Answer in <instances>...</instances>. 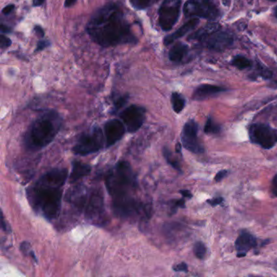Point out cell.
I'll return each mask as SVG.
<instances>
[{"label":"cell","mask_w":277,"mask_h":277,"mask_svg":"<svg viewBox=\"0 0 277 277\" xmlns=\"http://www.w3.org/2000/svg\"><path fill=\"white\" fill-rule=\"evenodd\" d=\"M224 198L222 197H217V198H212V199H208L206 201L207 203L210 205V206H215L221 204L223 202Z\"/></svg>","instance_id":"cell-32"},{"label":"cell","mask_w":277,"mask_h":277,"mask_svg":"<svg viewBox=\"0 0 277 277\" xmlns=\"http://www.w3.org/2000/svg\"><path fill=\"white\" fill-rule=\"evenodd\" d=\"M173 271L177 272H188V266L186 263H181L173 267Z\"/></svg>","instance_id":"cell-30"},{"label":"cell","mask_w":277,"mask_h":277,"mask_svg":"<svg viewBox=\"0 0 277 277\" xmlns=\"http://www.w3.org/2000/svg\"><path fill=\"white\" fill-rule=\"evenodd\" d=\"M189 52V47L183 42H177L169 50V57L174 63H181Z\"/></svg>","instance_id":"cell-18"},{"label":"cell","mask_w":277,"mask_h":277,"mask_svg":"<svg viewBox=\"0 0 277 277\" xmlns=\"http://www.w3.org/2000/svg\"><path fill=\"white\" fill-rule=\"evenodd\" d=\"M34 32H35L37 35L39 36V37H43L44 36L43 29H42V27H40V26H35V27H34Z\"/></svg>","instance_id":"cell-38"},{"label":"cell","mask_w":277,"mask_h":277,"mask_svg":"<svg viewBox=\"0 0 277 277\" xmlns=\"http://www.w3.org/2000/svg\"><path fill=\"white\" fill-rule=\"evenodd\" d=\"M137 186V177L126 161L118 162L106 176V190L113 200L131 197L129 194L136 190Z\"/></svg>","instance_id":"cell-4"},{"label":"cell","mask_w":277,"mask_h":277,"mask_svg":"<svg viewBox=\"0 0 277 277\" xmlns=\"http://www.w3.org/2000/svg\"><path fill=\"white\" fill-rule=\"evenodd\" d=\"M120 117L127 131L130 134H134L142 127L146 120V109L143 106L131 105L121 112Z\"/></svg>","instance_id":"cell-10"},{"label":"cell","mask_w":277,"mask_h":277,"mask_svg":"<svg viewBox=\"0 0 277 277\" xmlns=\"http://www.w3.org/2000/svg\"><path fill=\"white\" fill-rule=\"evenodd\" d=\"M271 193L275 197H277V174L273 178L271 182Z\"/></svg>","instance_id":"cell-35"},{"label":"cell","mask_w":277,"mask_h":277,"mask_svg":"<svg viewBox=\"0 0 277 277\" xmlns=\"http://www.w3.org/2000/svg\"><path fill=\"white\" fill-rule=\"evenodd\" d=\"M172 105H173V110L177 114L182 113L186 106V99L183 96L179 93L174 92L171 97Z\"/></svg>","instance_id":"cell-20"},{"label":"cell","mask_w":277,"mask_h":277,"mask_svg":"<svg viewBox=\"0 0 277 277\" xmlns=\"http://www.w3.org/2000/svg\"><path fill=\"white\" fill-rule=\"evenodd\" d=\"M180 193H181V194H182L184 198H191L192 197H193L191 193H190V191H189V190H181Z\"/></svg>","instance_id":"cell-39"},{"label":"cell","mask_w":277,"mask_h":277,"mask_svg":"<svg viewBox=\"0 0 277 277\" xmlns=\"http://www.w3.org/2000/svg\"><path fill=\"white\" fill-rule=\"evenodd\" d=\"M12 45V41L10 38H8L5 34H1L0 36V46L2 49L5 48L9 47Z\"/></svg>","instance_id":"cell-29"},{"label":"cell","mask_w":277,"mask_h":277,"mask_svg":"<svg viewBox=\"0 0 277 277\" xmlns=\"http://www.w3.org/2000/svg\"><path fill=\"white\" fill-rule=\"evenodd\" d=\"M156 1L157 0H130V3L134 9L142 10L147 9Z\"/></svg>","instance_id":"cell-25"},{"label":"cell","mask_w":277,"mask_h":277,"mask_svg":"<svg viewBox=\"0 0 277 277\" xmlns=\"http://www.w3.org/2000/svg\"><path fill=\"white\" fill-rule=\"evenodd\" d=\"M176 151H177V153H180V154H182V145H181V143L177 144V146H176Z\"/></svg>","instance_id":"cell-43"},{"label":"cell","mask_w":277,"mask_h":277,"mask_svg":"<svg viewBox=\"0 0 277 277\" xmlns=\"http://www.w3.org/2000/svg\"><path fill=\"white\" fill-rule=\"evenodd\" d=\"M15 9V5H8V6L5 7V8H4V9L2 10V13L3 14L5 15H9L12 12H13V10H14Z\"/></svg>","instance_id":"cell-37"},{"label":"cell","mask_w":277,"mask_h":277,"mask_svg":"<svg viewBox=\"0 0 277 277\" xmlns=\"http://www.w3.org/2000/svg\"><path fill=\"white\" fill-rule=\"evenodd\" d=\"M1 31H2L3 34H7V33L10 32L11 30L9 28L7 27L5 25H1Z\"/></svg>","instance_id":"cell-42"},{"label":"cell","mask_w":277,"mask_h":277,"mask_svg":"<svg viewBox=\"0 0 277 277\" xmlns=\"http://www.w3.org/2000/svg\"><path fill=\"white\" fill-rule=\"evenodd\" d=\"M229 175V172L227 170H222V171L219 172L217 173L215 177V181L216 182H219L227 177Z\"/></svg>","instance_id":"cell-33"},{"label":"cell","mask_w":277,"mask_h":277,"mask_svg":"<svg viewBox=\"0 0 277 277\" xmlns=\"http://www.w3.org/2000/svg\"><path fill=\"white\" fill-rule=\"evenodd\" d=\"M72 166L73 167H72L71 175L69 177L70 183H75L82 177L89 175L91 172V167L90 165L79 161H73Z\"/></svg>","instance_id":"cell-17"},{"label":"cell","mask_w":277,"mask_h":277,"mask_svg":"<svg viewBox=\"0 0 277 277\" xmlns=\"http://www.w3.org/2000/svg\"><path fill=\"white\" fill-rule=\"evenodd\" d=\"M226 91V89L221 86H214V85H201L196 88L193 94V98L194 100L202 101L207 98L217 95V94Z\"/></svg>","instance_id":"cell-15"},{"label":"cell","mask_w":277,"mask_h":277,"mask_svg":"<svg viewBox=\"0 0 277 277\" xmlns=\"http://www.w3.org/2000/svg\"><path fill=\"white\" fill-rule=\"evenodd\" d=\"M194 254L198 259H203L206 256V246L203 242H197L196 243L194 244Z\"/></svg>","instance_id":"cell-24"},{"label":"cell","mask_w":277,"mask_h":277,"mask_svg":"<svg viewBox=\"0 0 277 277\" xmlns=\"http://www.w3.org/2000/svg\"><path fill=\"white\" fill-rule=\"evenodd\" d=\"M186 206V202H185V198L180 199V200L175 201L173 202V204L171 206V212L173 214L176 213L177 209L178 208H184Z\"/></svg>","instance_id":"cell-28"},{"label":"cell","mask_w":277,"mask_h":277,"mask_svg":"<svg viewBox=\"0 0 277 277\" xmlns=\"http://www.w3.org/2000/svg\"><path fill=\"white\" fill-rule=\"evenodd\" d=\"M77 3V0H65V8H70L73 6Z\"/></svg>","instance_id":"cell-40"},{"label":"cell","mask_w":277,"mask_h":277,"mask_svg":"<svg viewBox=\"0 0 277 277\" xmlns=\"http://www.w3.org/2000/svg\"><path fill=\"white\" fill-rule=\"evenodd\" d=\"M162 154H163V157H164L165 159H166L169 165H171L172 167L176 169L177 171L182 173L181 165H180L179 162L177 161V158L173 156L171 150H169L167 147H163V149H162Z\"/></svg>","instance_id":"cell-22"},{"label":"cell","mask_w":277,"mask_h":277,"mask_svg":"<svg viewBox=\"0 0 277 277\" xmlns=\"http://www.w3.org/2000/svg\"><path fill=\"white\" fill-rule=\"evenodd\" d=\"M50 42L47 40H41L37 44V48H36V51H41V50H43L45 48L48 47L50 46Z\"/></svg>","instance_id":"cell-31"},{"label":"cell","mask_w":277,"mask_h":277,"mask_svg":"<svg viewBox=\"0 0 277 277\" xmlns=\"http://www.w3.org/2000/svg\"><path fill=\"white\" fill-rule=\"evenodd\" d=\"M198 124L194 120H190L184 125L181 138L184 148L194 154H202L204 147L198 139Z\"/></svg>","instance_id":"cell-11"},{"label":"cell","mask_w":277,"mask_h":277,"mask_svg":"<svg viewBox=\"0 0 277 277\" xmlns=\"http://www.w3.org/2000/svg\"><path fill=\"white\" fill-rule=\"evenodd\" d=\"M86 32L102 47L138 42L125 13L116 4H108L98 9L88 22Z\"/></svg>","instance_id":"cell-1"},{"label":"cell","mask_w":277,"mask_h":277,"mask_svg":"<svg viewBox=\"0 0 277 277\" xmlns=\"http://www.w3.org/2000/svg\"><path fill=\"white\" fill-rule=\"evenodd\" d=\"M128 101V96H123V97H121V98L117 99V102H115V105H114V110H113V113H117V110H119L121 107H123L125 106V103L127 102Z\"/></svg>","instance_id":"cell-27"},{"label":"cell","mask_w":277,"mask_h":277,"mask_svg":"<svg viewBox=\"0 0 277 277\" xmlns=\"http://www.w3.org/2000/svg\"><path fill=\"white\" fill-rule=\"evenodd\" d=\"M1 227H2V230H4V231H5V233H10L11 232L10 226H9V225H8V223H7L6 221H5V217H4V215H3V213H2V217H1Z\"/></svg>","instance_id":"cell-34"},{"label":"cell","mask_w":277,"mask_h":277,"mask_svg":"<svg viewBox=\"0 0 277 277\" xmlns=\"http://www.w3.org/2000/svg\"><path fill=\"white\" fill-rule=\"evenodd\" d=\"M201 42L210 50L221 51L233 45L234 37L230 33L222 31L219 29L210 33Z\"/></svg>","instance_id":"cell-12"},{"label":"cell","mask_w":277,"mask_h":277,"mask_svg":"<svg viewBox=\"0 0 277 277\" xmlns=\"http://www.w3.org/2000/svg\"><path fill=\"white\" fill-rule=\"evenodd\" d=\"M63 186L45 182L40 178L28 190V198L32 206L46 219H57L62 204Z\"/></svg>","instance_id":"cell-2"},{"label":"cell","mask_w":277,"mask_h":277,"mask_svg":"<svg viewBox=\"0 0 277 277\" xmlns=\"http://www.w3.org/2000/svg\"><path fill=\"white\" fill-rule=\"evenodd\" d=\"M183 12L186 17H199L208 21H215L220 17L215 0H188Z\"/></svg>","instance_id":"cell-6"},{"label":"cell","mask_w":277,"mask_h":277,"mask_svg":"<svg viewBox=\"0 0 277 277\" xmlns=\"http://www.w3.org/2000/svg\"><path fill=\"white\" fill-rule=\"evenodd\" d=\"M221 29L220 25L217 23H211L206 25L204 27L198 29V31L194 32V34L188 38V40H195V41H199L202 42V40L206 38V36L209 35L210 33L215 31L217 29Z\"/></svg>","instance_id":"cell-19"},{"label":"cell","mask_w":277,"mask_h":277,"mask_svg":"<svg viewBox=\"0 0 277 277\" xmlns=\"http://www.w3.org/2000/svg\"><path fill=\"white\" fill-rule=\"evenodd\" d=\"M270 81L271 82L269 84V86L272 89H277V71L276 73L273 72V77Z\"/></svg>","instance_id":"cell-36"},{"label":"cell","mask_w":277,"mask_h":277,"mask_svg":"<svg viewBox=\"0 0 277 277\" xmlns=\"http://www.w3.org/2000/svg\"><path fill=\"white\" fill-rule=\"evenodd\" d=\"M21 251L25 253V254L33 257L34 260L37 262V258H36L35 255H34V252H33V250H30V245H29V243H28V242H23V243L21 244Z\"/></svg>","instance_id":"cell-26"},{"label":"cell","mask_w":277,"mask_h":277,"mask_svg":"<svg viewBox=\"0 0 277 277\" xmlns=\"http://www.w3.org/2000/svg\"><path fill=\"white\" fill-rule=\"evenodd\" d=\"M126 127L123 121L113 119L106 122L104 125V135L106 139V147H110L119 142L123 138L126 132Z\"/></svg>","instance_id":"cell-13"},{"label":"cell","mask_w":277,"mask_h":277,"mask_svg":"<svg viewBox=\"0 0 277 277\" xmlns=\"http://www.w3.org/2000/svg\"><path fill=\"white\" fill-rule=\"evenodd\" d=\"M268 1H271V2H275L277 0H268Z\"/></svg>","instance_id":"cell-45"},{"label":"cell","mask_w":277,"mask_h":277,"mask_svg":"<svg viewBox=\"0 0 277 277\" xmlns=\"http://www.w3.org/2000/svg\"><path fill=\"white\" fill-rule=\"evenodd\" d=\"M232 65L234 67L238 68L240 70L250 69L252 66V62L242 56H236L233 58L231 62Z\"/></svg>","instance_id":"cell-21"},{"label":"cell","mask_w":277,"mask_h":277,"mask_svg":"<svg viewBox=\"0 0 277 277\" xmlns=\"http://www.w3.org/2000/svg\"><path fill=\"white\" fill-rule=\"evenodd\" d=\"M274 16L277 18V6L275 7V10H274Z\"/></svg>","instance_id":"cell-44"},{"label":"cell","mask_w":277,"mask_h":277,"mask_svg":"<svg viewBox=\"0 0 277 277\" xmlns=\"http://www.w3.org/2000/svg\"><path fill=\"white\" fill-rule=\"evenodd\" d=\"M45 0H33V5L34 7L42 6Z\"/></svg>","instance_id":"cell-41"},{"label":"cell","mask_w":277,"mask_h":277,"mask_svg":"<svg viewBox=\"0 0 277 277\" xmlns=\"http://www.w3.org/2000/svg\"><path fill=\"white\" fill-rule=\"evenodd\" d=\"M258 246L257 238L248 232L242 231L236 240L235 248L238 251V258L245 257L250 250L255 249Z\"/></svg>","instance_id":"cell-14"},{"label":"cell","mask_w":277,"mask_h":277,"mask_svg":"<svg viewBox=\"0 0 277 277\" xmlns=\"http://www.w3.org/2000/svg\"><path fill=\"white\" fill-rule=\"evenodd\" d=\"M104 143H106V139L102 129L98 126H94L81 134L73 147V151L76 154L82 156L94 154L103 148Z\"/></svg>","instance_id":"cell-5"},{"label":"cell","mask_w":277,"mask_h":277,"mask_svg":"<svg viewBox=\"0 0 277 277\" xmlns=\"http://www.w3.org/2000/svg\"><path fill=\"white\" fill-rule=\"evenodd\" d=\"M248 131L250 142L262 148L268 150L277 144V129L267 124H252Z\"/></svg>","instance_id":"cell-7"},{"label":"cell","mask_w":277,"mask_h":277,"mask_svg":"<svg viewBox=\"0 0 277 277\" xmlns=\"http://www.w3.org/2000/svg\"><path fill=\"white\" fill-rule=\"evenodd\" d=\"M220 131V125L215 123V121L211 117H209L204 126L205 133L206 134H219Z\"/></svg>","instance_id":"cell-23"},{"label":"cell","mask_w":277,"mask_h":277,"mask_svg":"<svg viewBox=\"0 0 277 277\" xmlns=\"http://www.w3.org/2000/svg\"><path fill=\"white\" fill-rule=\"evenodd\" d=\"M182 0H164L158 9V24L163 31H169L177 24Z\"/></svg>","instance_id":"cell-9"},{"label":"cell","mask_w":277,"mask_h":277,"mask_svg":"<svg viewBox=\"0 0 277 277\" xmlns=\"http://www.w3.org/2000/svg\"><path fill=\"white\" fill-rule=\"evenodd\" d=\"M85 215L90 223L104 225L106 217L104 209V200L102 192L95 190L90 193L84 207Z\"/></svg>","instance_id":"cell-8"},{"label":"cell","mask_w":277,"mask_h":277,"mask_svg":"<svg viewBox=\"0 0 277 277\" xmlns=\"http://www.w3.org/2000/svg\"><path fill=\"white\" fill-rule=\"evenodd\" d=\"M198 23H199V21L197 18H194V19L188 21L187 23L182 25V27L177 29V31L174 32L173 34L166 36L164 40H163V43H164L165 46H169L170 44L175 42L176 40L179 39L188 33H190L192 29H194V28L196 27Z\"/></svg>","instance_id":"cell-16"},{"label":"cell","mask_w":277,"mask_h":277,"mask_svg":"<svg viewBox=\"0 0 277 277\" xmlns=\"http://www.w3.org/2000/svg\"><path fill=\"white\" fill-rule=\"evenodd\" d=\"M62 118L54 110H46L32 123L25 135V146L31 151H38L53 142L61 130Z\"/></svg>","instance_id":"cell-3"}]
</instances>
